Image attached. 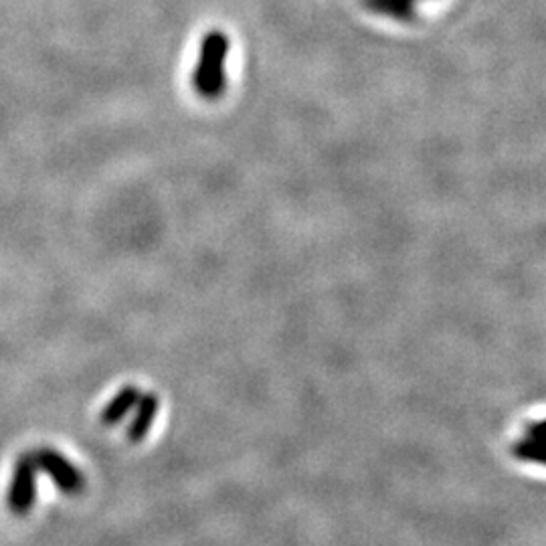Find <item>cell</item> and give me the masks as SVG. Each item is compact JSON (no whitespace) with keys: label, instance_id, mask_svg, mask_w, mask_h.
Wrapping results in <instances>:
<instances>
[{"label":"cell","instance_id":"1","mask_svg":"<svg viewBox=\"0 0 546 546\" xmlns=\"http://www.w3.org/2000/svg\"><path fill=\"white\" fill-rule=\"evenodd\" d=\"M229 39L225 33L211 31L201 45V57L194 71V89L205 99H217L225 89V61Z\"/></svg>","mask_w":546,"mask_h":546},{"label":"cell","instance_id":"2","mask_svg":"<svg viewBox=\"0 0 546 546\" xmlns=\"http://www.w3.org/2000/svg\"><path fill=\"white\" fill-rule=\"evenodd\" d=\"M35 461L39 469L51 478V482L57 486L63 494L76 496L83 488H86V478H83L81 469L63 456L61 451L51 448H41L35 453Z\"/></svg>","mask_w":546,"mask_h":546},{"label":"cell","instance_id":"3","mask_svg":"<svg viewBox=\"0 0 546 546\" xmlns=\"http://www.w3.org/2000/svg\"><path fill=\"white\" fill-rule=\"evenodd\" d=\"M36 469H39V466H36L33 453H25V456L18 458L11 489H8V496H6V504L11 508V512L16 516H26L35 504Z\"/></svg>","mask_w":546,"mask_h":546},{"label":"cell","instance_id":"4","mask_svg":"<svg viewBox=\"0 0 546 546\" xmlns=\"http://www.w3.org/2000/svg\"><path fill=\"white\" fill-rule=\"evenodd\" d=\"M159 407H160V401L154 393L140 395V399H138V403L134 407V419H132V423H129V429H128L129 439L142 441L146 438L156 419V415H159Z\"/></svg>","mask_w":546,"mask_h":546},{"label":"cell","instance_id":"5","mask_svg":"<svg viewBox=\"0 0 546 546\" xmlns=\"http://www.w3.org/2000/svg\"><path fill=\"white\" fill-rule=\"evenodd\" d=\"M140 395L142 393L138 391L136 386L119 388L118 395L104 407V411H101V423L116 425L122 419H126V415L134 411V407H136L138 399H140Z\"/></svg>","mask_w":546,"mask_h":546},{"label":"cell","instance_id":"6","mask_svg":"<svg viewBox=\"0 0 546 546\" xmlns=\"http://www.w3.org/2000/svg\"><path fill=\"white\" fill-rule=\"evenodd\" d=\"M373 11L393 16V18H411L415 0H366Z\"/></svg>","mask_w":546,"mask_h":546}]
</instances>
